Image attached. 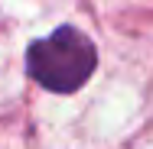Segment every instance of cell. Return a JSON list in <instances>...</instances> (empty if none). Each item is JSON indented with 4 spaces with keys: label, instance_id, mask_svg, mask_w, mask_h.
<instances>
[{
    "label": "cell",
    "instance_id": "obj_1",
    "mask_svg": "<svg viewBox=\"0 0 153 149\" xmlns=\"http://www.w3.org/2000/svg\"><path fill=\"white\" fill-rule=\"evenodd\" d=\"M98 68V49L75 26H59L56 32L36 39L26 49V71L39 88L52 94H75Z\"/></svg>",
    "mask_w": 153,
    "mask_h": 149
}]
</instances>
